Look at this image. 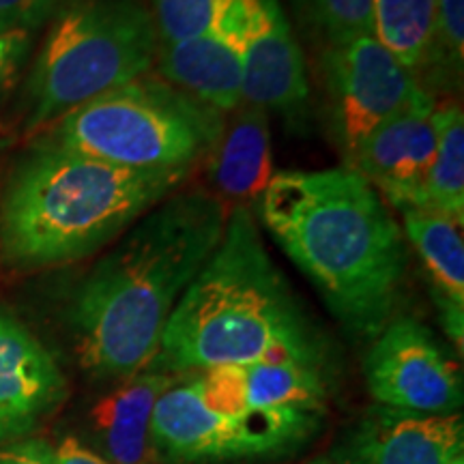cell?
I'll use <instances>...</instances> for the list:
<instances>
[{"label":"cell","instance_id":"obj_12","mask_svg":"<svg viewBox=\"0 0 464 464\" xmlns=\"http://www.w3.org/2000/svg\"><path fill=\"white\" fill-rule=\"evenodd\" d=\"M65 396L67 381L48 348L0 307V445L31 437Z\"/></svg>","mask_w":464,"mask_h":464},{"label":"cell","instance_id":"obj_18","mask_svg":"<svg viewBox=\"0 0 464 464\" xmlns=\"http://www.w3.org/2000/svg\"><path fill=\"white\" fill-rule=\"evenodd\" d=\"M247 406L252 411L293 409L323 413L327 387L321 365L299 359H271L243 365Z\"/></svg>","mask_w":464,"mask_h":464},{"label":"cell","instance_id":"obj_13","mask_svg":"<svg viewBox=\"0 0 464 464\" xmlns=\"http://www.w3.org/2000/svg\"><path fill=\"white\" fill-rule=\"evenodd\" d=\"M464 451V421L454 415H417L376 406L334 451L338 464H450Z\"/></svg>","mask_w":464,"mask_h":464},{"label":"cell","instance_id":"obj_27","mask_svg":"<svg viewBox=\"0 0 464 464\" xmlns=\"http://www.w3.org/2000/svg\"><path fill=\"white\" fill-rule=\"evenodd\" d=\"M0 464H58L56 448L39 437L14 440L0 445Z\"/></svg>","mask_w":464,"mask_h":464},{"label":"cell","instance_id":"obj_17","mask_svg":"<svg viewBox=\"0 0 464 464\" xmlns=\"http://www.w3.org/2000/svg\"><path fill=\"white\" fill-rule=\"evenodd\" d=\"M406 241L420 254L432 282L440 323L462 353L464 342V239L462 222L434 208H400Z\"/></svg>","mask_w":464,"mask_h":464},{"label":"cell","instance_id":"obj_16","mask_svg":"<svg viewBox=\"0 0 464 464\" xmlns=\"http://www.w3.org/2000/svg\"><path fill=\"white\" fill-rule=\"evenodd\" d=\"M202 164L211 191L226 207L256 202L274 179L269 112L249 102L226 112L222 131Z\"/></svg>","mask_w":464,"mask_h":464},{"label":"cell","instance_id":"obj_30","mask_svg":"<svg viewBox=\"0 0 464 464\" xmlns=\"http://www.w3.org/2000/svg\"><path fill=\"white\" fill-rule=\"evenodd\" d=\"M450 464H464V458H462V456H458V458H456V460H451Z\"/></svg>","mask_w":464,"mask_h":464},{"label":"cell","instance_id":"obj_23","mask_svg":"<svg viewBox=\"0 0 464 464\" xmlns=\"http://www.w3.org/2000/svg\"><path fill=\"white\" fill-rule=\"evenodd\" d=\"M158 44H177L198 37L218 26L230 0H149Z\"/></svg>","mask_w":464,"mask_h":464},{"label":"cell","instance_id":"obj_22","mask_svg":"<svg viewBox=\"0 0 464 464\" xmlns=\"http://www.w3.org/2000/svg\"><path fill=\"white\" fill-rule=\"evenodd\" d=\"M464 61V0H437V22L426 72L420 86L430 82L437 89L460 84Z\"/></svg>","mask_w":464,"mask_h":464},{"label":"cell","instance_id":"obj_31","mask_svg":"<svg viewBox=\"0 0 464 464\" xmlns=\"http://www.w3.org/2000/svg\"><path fill=\"white\" fill-rule=\"evenodd\" d=\"M5 31H9V26H7V24H3V22H0V33H5Z\"/></svg>","mask_w":464,"mask_h":464},{"label":"cell","instance_id":"obj_21","mask_svg":"<svg viewBox=\"0 0 464 464\" xmlns=\"http://www.w3.org/2000/svg\"><path fill=\"white\" fill-rule=\"evenodd\" d=\"M301 26L323 50L374 34L372 0H290Z\"/></svg>","mask_w":464,"mask_h":464},{"label":"cell","instance_id":"obj_11","mask_svg":"<svg viewBox=\"0 0 464 464\" xmlns=\"http://www.w3.org/2000/svg\"><path fill=\"white\" fill-rule=\"evenodd\" d=\"M437 100L420 89L406 106L376 127L348 161L393 207H421V189L437 149Z\"/></svg>","mask_w":464,"mask_h":464},{"label":"cell","instance_id":"obj_28","mask_svg":"<svg viewBox=\"0 0 464 464\" xmlns=\"http://www.w3.org/2000/svg\"><path fill=\"white\" fill-rule=\"evenodd\" d=\"M58 464H116L86 448L78 437H65L56 448Z\"/></svg>","mask_w":464,"mask_h":464},{"label":"cell","instance_id":"obj_24","mask_svg":"<svg viewBox=\"0 0 464 464\" xmlns=\"http://www.w3.org/2000/svg\"><path fill=\"white\" fill-rule=\"evenodd\" d=\"M189 374L207 409L222 415H243L249 411L243 365H216Z\"/></svg>","mask_w":464,"mask_h":464},{"label":"cell","instance_id":"obj_3","mask_svg":"<svg viewBox=\"0 0 464 464\" xmlns=\"http://www.w3.org/2000/svg\"><path fill=\"white\" fill-rule=\"evenodd\" d=\"M271 359L321 365V344L266 254L254 213L237 205L218 249L168 318L149 370L189 374Z\"/></svg>","mask_w":464,"mask_h":464},{"label":"cell","instance_id":"obj_7","mask_svg":"<svg viewBox=\"0 0 464 464\" xmlns=\"http://www.w3.org/2000/svg\"><path fill=\"white\" fill-rule=\"evenodd\" d=\"M318 428L321 413L316 411L216 413L202 404L194 379L185 374L155 402L150 443L158 464H213L293 454L314 437Z\"/></svg>","mask_w":464,"mask_h":464},{"label":"cell","instance_id":"obj_26","mask_svg":"<svg viewBox=\"0 0 464 464\" xmlns=\"http://www.w3.org/2000/svg\"><path fill=\"white\" fill-rule=\"evenodd\" d=\"M61 0H0V22L31 33L54 14Z\"/></svg>","mask_w":464,"mask_h":464},{"label":"cell","instance_id":"obj_25","mask_svg":"<svg viewBox=\"0 0 464 464\" xmlns=\"http://www.w3.org/2000/svg\"><path fill=\"white\" fill-rule=\"evenodd\" d=\"M31 33L22 31V28H9V31L0 33V102L9 95V91L20 78L28 52H31Z\"/></svg>","mask_w":464,"mask_h":464},{"label":"cell","instance_id":"obj_14","mask_svg":"<svg viewBox=\"0 0 464 464\" xmlns=\"http://www.w3.org/2000/svg\"><path fill=\"white\" fill-rule=\"evenodd\" d=\"M179 374L144 370L119 381L86 413V448L116 464H158L150 443V420L161 393Z\"/></svg>","mask_w":464,"mask_h":464},{"label":"cell","instance_id":"obj_6","mask_svg":"<svg viewBox=\"0 0 464 464\" xmlns=\"http://www.w3.org/2000/svg\"><path fill=\"white\" fill-rule=\"evenodd\" d=\"M222 125L216 108L147 73L75 108L42 138L127 170L189 177Z\"/></svg>","mask_w":464,"mask_h":464},{"label":"cell","instance_id":"obj_5","mask_svg":"<svg viewBox=\"0 0 464 464\" xmlns=\"http://www.w3.org/2000/svg\"><path fill=\"white\" fill-rule=\"evenodd\" d=\"M158 33L140 0H73L50 26L24 89V133H39L150 72Z\"/></svg>","mask_w":464,"mask_h":464},{"label":"cell","instance_id":"obj_10","mask_svg":"<svg viewBox=\"0 0 464 464\" xmlns=\"http://www.w3.org/2000/svg\"><path fill=\"white\" fill-rule=\"evenodd\" d=\"M232 24L241 45L243 102L304 125L310 82L304 52L280 0H237Z\"/></svg>","mask_w":464,"mask_h":464},{"label":"cell","instance_id":"obj_9","mask_svg":"<svg viewBox=\"0 0 464 464\" xmlns=\"http://www.w3.org/2000/svg\"><path fill=\"white\" fill-rule=\"evenodd\" d=\"M365 382L381 406L417 415H454L462 406V376L426 324L390 321L365 355Z\"/></svg>","mask_w":464,"mask_h":464},{"label":"cell","instance_id":"obj_19","mask_svg":"<svg viewBox=\"0 0 464 464\" xmlns=\"http://www.w3.org/2000/svg\"><path fill=\"white\" fill-rule=\"evenodd\" d=\"M421 208L464 222V116L456 102L437 106V149L423 181Z\"/></svg>","mask_w":464,"mask_h":464},{"label":"cell","instance_id":"obj_20","mask_svg":"<svg viewBox=\"0 0 464 464\" xmlns=\"http://www.w3.org/2000/svg\"><path fill=\"white\" fill-rule=\"evenodd\" d=\"M374 37L420 78L430 58L437 0H372Z\"/></svg>","mask_w":464,"mask_h":464},{"label":"cell","instance_id":"obj_15","mask_svg":"<svg viewBox=\"0 0 464 464\" xmlns=\"http://www.w3.org/2000/svg\"><path fill=\"white\" fill-rule=\"evenodd\" d=\"M158 75L174 89L218 112H230L243 102L239 34L230 20L219 17L213 31L177 44H158Z\"/></svg>","mask_w":464,"mask_h":464},{"label":"cell","instance_id":"obj_8","mask_svg":"<svg viewBox=\"0 0 464 464\" xmlns=\"http://www.w3.org/2000/svg\"><path fill=\"white\" fill-rule=\"evenodd\" d=\"M321 69L332 130L346 164L365 138L421 89L413 73L374 34L323 50Z\"/></svg>","mask_w":464,"mask_h":464},{"label":"cell","instance_id":"obj_29","mask_svg":"<svg viewBox=\"0 0 464 464\" xmlns=\"http://www.w3.org/2000/svg\"><path fill=\"white\" fill-rule=\"evenodd\" d=\"M307 464H338V462H335L334 458H316V460H312Z\"/></svg>","mask_w":464,"mask_h":464},{"label":"cell","instance_id":"obj_1","mask_svg":"<svg viewBox=\"0 0 464 464\" xmlns=\"http://www.w3.org/2000/svg\"><path fill=\"white\" fill-rule=\"evenodd\" d=\"M228 211L208 188L172 191L80 282L69 324L91 379L119 382L150 368L172 310L222 241Z\"/></svg>","mask_w":464,"mask_h":464},{"label":"cell","instance_id":"obj_2","mask_svg":"<svg viewBox=\"0 0 464 464\" xmlns=\"http://www.w3.org/2000/svg\"><path fill=\"white\" fill-rule=\"evenodd\" d=\"M258 218L314 284L334 316L359 338L390 323L409 249L382 196L348 166L274 174Z\"/></svg>","mask_w":464,"mask_h":464},{"label":"cell","instance_id":"obj_32","mask_svg":"<svg viewBox=\"0 0 464 464\" xmlns=\"http://www.w3.org/2000/svg\"><path fill=\"white\" fill-rule=\"evenodd\" d=\"M0 147H3V142H0Z\"/></svg>","mask_w":464,"mask_h":464},{"label":"cell","instance_id":"obj_4","mask_svg":"<svg viewBox=\"0 0 464 464\" xmlns=\"http://www.w3.org/2000/svg\"><path fill=\"white\" fill-rule=\"evenodd\" d=\"M185 179L127 170L39 136L0 194V265L31 274L89 258Z\"/></svg>","mask_w":464,"mask_h":464}]
</instances>
